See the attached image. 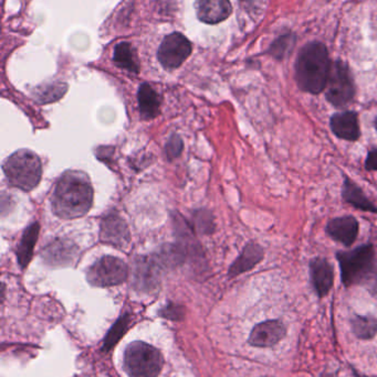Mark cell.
<instances>
[{
  "mask_svg": "<svg viewBox=\"0 0 377 377\" xmlns=\"http://www.w3.org/2000/svg\"><path fill=\"white\" fill-rule=\"evenodd\" d=\"M8 183L23 191H31L40 183L41 160L31 150L20 149L6 159L3 166Z\"/></svg>",
  "mask_w": 377,
  "mask_h": 377,
  "instance_id": "3",
  "label": "cell"
},
{
  "mask_svg": "<svg viewBox=\"0 0 377 377\" xmlns=\"http://www.w3.org/2000/svg\"><path fill=\"white\" fill-rule=\"evenodd\" d=\"M354 95V81L349 66L345 62H334L331 64L329 79L326 82V99L333 106L343 107L349 104Z\"/></svg>",
  "mask_w": 377,
  "mask_h": 377,
  "instance_id": "6",
  "label": "cell"
},
{
  "mask_svg": "<svg viewBox=\"0 0 377 377\" xmlns=\"http://www.w3.org/2000/svg\"><path fill=\"white\" fill-rule=\"evenodd\" d=\"M52 211L64 220L85 216L93 203V187L82 171L69 170L58 180L52 198Z\"/></svg>",
  "mask_w": 377,
  "mask_h": 377,
  "instance_id": "1",
  "label": "cell"
},
{
  "mask_svg": "<svg viewBox=\"0 0 377 377\" xmlns=\"http://www.w3.org/2000/svg\"><path fill=\"white\" fill-rule=\"evenodd\" d=\"M100 241L120 249L128 248L131 243L128 224L116 213L107 214L101 222Z\"/></svg>",
  "mask_w": 377,
  "mask_h": 377,
  "instance_id": "10",
  "label": "cell"
},
{
  "mask_svg": "<svg viewBox=\"0 0 377 377\" xmlns=\"http://www.w3.org/2000/svg\"><path fill=\"white\" fill-rule=\"evenodd\" d=\"M353 333L361 340H370L377 333V319L374 316H355L352 318Z\"/></svg>",
  "mask_w": 377,
  "mask_h": 377,
  "instance_id": "22",
  "label": "cell"
},
{
  "mask_svg": "<svg viewBox=\"0 0 377 377\" xmlns=\"http://www.w3.org/2000/svg\"><path fill=\"white\" fill-rule=\"evenodd\" d=\"M337 259L341 269L342 283L345 287L363 284L376 268L374 247L371 244L359 246L353 251L339 252Z\"/></svg>",
  "mask_w": 377,
  "mask_h": 377,
  "instance_id": "4",
  "label": "cell"
},
{
  "mask_svg": "<svg viewBox=\"0 0 377 377\" xmlns=\"http://www.w3.org/2000/svg\"><path fill=\"white\" fill-rule=\"evenodd\" d=\"M342 197L345 199V202L353 205L354 208L364 212L377 213V208L373 204L366 195L363 192L362 189L353 183L352 179L345 177L343 183V189H342Z\"/></svg>",
  "mask_w": 377,
  "mask_h": 377,
  "instance_id": "20",
  "label": "cell"
},
{
  "mask_svg": "<svg viewBox=\"0 0 377 377\" xmlns=\"http://www.w3.org/2000/svg\"><path fill=\"white\" fill-rule=\"evenodd\" d=\"M329 54L325 46L311 42L302 48L296 64V80L304 92L320 94L325 89L329 79Z\"/></svg>",
  "mask_w": 377,
  "mask_h": 377,
  "instance_id": "2",
  "label": "cell"
},
{
  "mask_svg": "<svg viewBox=\"0 0 377 377\" xmlns=\"http://www.w3.org/2000/svg\"><path fill=\"white\" fill-rule=\"evenodd\" d=\"M195 228L203 234H212L215 230V221L212 213L207 210H198L194 214Z\"/></svg>",
  "mask_w": 377,
  "mask_h": 377,
  "instance_id": "25",
  "label": "cell"
},
{
  "mask_svg": "<svg viewBox=\"0 0 377 377\" xmlns=\"http://www.w3.org/2000/svg\"><path fill=\"white\" fill-rule=\"evenodd\" d=\"M263 255H265L263 248L259 244L253 243V242L247 244L242 249L241 254L238 256V259L229 267L228 276L234 278L246 271H251L257 264L263 261Z\"/></svg>",
  "mask_w": 377,
  "mask_h": 377,
  "instance_id": "17",
  "label": "cell"
},
{
  "mask_svg": "<svg viewBox=\"0 0 377 377\" xmlns=\"http://www.w3.org/2000/svg\"><path fill=\"white\" fill-rule=\"evenodd\" d=\"M163 364L161 352L145 342H133L125 349L123 365L130 377H157Z\"/></svg>",
  "mask_w": 377,
  "mask_h": 377,
  "instance_id": "5",
  "label": "cell"
},
{
  "mask_svg": "<svg viewBox=\"0 0 377 377\" xmlns=\"http://www.w3.org/2000/svg\"><path fill=\"white\" fill-rule=\"evenodd\" d=\"M184 314H185V311H184L183 307L174 304H169L167 306L164 307L163 310L161 311L162 316L171 320L183 319Z\"/></svg>",
  "mask_w": 377,
  "mask_h": 377,
  "instance_id": "27",
  "label": "cell"
},
{
  "mask_svg": "<svg viewBox=\"0 0 377 377\" xmlns=\"http://www.w3.org/2000/svg\"><path fill=\"white\" fill-rule=\"evenodd\" d=\"M286 326L280 320H268L253 328L248 342L256 347H273L286 337Z\"/></svg>",
  "mask_w": 377,
  "mask_h": 377,
  "instance_id": "12",
  "label": "cell"
},
{
  "mask_svg": "<svg viewBox=\"0 0 377 377\" xmlns=\"http://www.w3.org/2000/svg\"><path fill=\"white\" fill-rule=\"evenodd\" d=\"M265 377H269V376H265Z\"/></svg>",
  "mask_w": 377,
  "mask_h": 377,
  "instance_id": "31",
  "label": "cell"
},
{
  "mask_svg": "<svg viewBox=\"0 0 377 377\" xmlns=\"http://www.w3.org/2000/svg\"><path fill=\"white\" fill-rule=\"evenodd\" d=\"M191 54V41L179 32L165 37L158 49L157 58L166 70L179 68Z\"/></svg>",
  "mask_w": 377,
  "mask_h": 377,
  "instance_id": "8",
  "label": "cell"
},
{
  "mask_svg": "<svg viewBox=\"0 0 377 377\" xmlns=\"http://www.w3.org/2000/svg\"><path fill=\"white\" fill-rule=\"evenodd\" d=\"M232 11L229 0H196L197 17L208 25H216L226 20Z\"/></svg>",
  "mask_w": 377,
  "mask_h": 377,
  "instance_id": "16",
  "label": "cell"
},
{
  "mask_svg": "<svg viewBox=\"0 0 377 377\" xmlns=\"http://www.w3.org/2000/svg\"><path fill=\"white\" fill-rule=\"evenodd\" d=\"M113 60L119 68H124L126 71L132 73L140 72V63L136 58V50L128 42H120L115 47Z\"/></svg>",
  "mask_w": 377,
  "mask_h": 377,
  "instance_id": "21",
  "label": "cell"
},
{
  "mask_svg": "<svg viewBox=\"0 0 377 377\" xmlns=\"http://www.w3.org/2000/svg\"><path fill=\"white\" fill-rule=\"evenodd\" d=\"M359 228L357 218L347 216L330 221L325 230L333 241L341 243L345 247H349L353 245L359 235Z\"/></svg>",
  "mask_w": 377,
  "mask_h": 377,
  "instance_id": "13",
  "label": "cell"
},
{
  "mask_svg": "<svg viewBox=\"0 0 377 377\" xmlns=\"http://www.w3.org/2000/svg\"><path fill=\"white\" fill-rule=\"evenodd\" d=\"M39 232H40V225H39L38 222H33L23 232L20 243L16 251L19 265L23 269L28 266L31 259H32L33 248L38 241Z\"/></svg>",
  "mask_w": 377,
  "mask_h": 377,
  "instance_id": "18",
  "label": "cell"
},
{
  "mask_svg": "<svg viewBox=\"0 0 377 377\" xmlns=\"http://www.w3.org/2000/svg\"><path fill=\"white\" fill-rule=\"evenodd\" d=\"M68 87L64 83H52L44 85L35 92V99L41 104L59 101L66 94Z\"/></svg>",
  "mask_w": 377,
  "mask_h": 377,
  "instance_id": "23",
  "label": "cell"
},
{
  "mask_svg": "<svg viewBox=\"0 0 377 377\" xmlns=\"http://www.w3.org/2000/svg\"><path fill=\"white\" fill-rule=\"evenodd\" d=\"M128 268L122 259L104 256L88 269V281L92 286L112 287L128 278Z\"/></svg>",
  "mask_w": 377,
  "mask_h": 377,
  "instance_id": "7",
  "label": "cell"
},
{
  "mask_svg": "<svg viewBox=\"0 0 377 377\" xmlns=\"http://www.w3.org/2000/svg\"><path fill=\"white\" fill-rule=\"evenodd\" d=\"M290 41H289L288 37H283L279 40V42H275L273 44V54H275V58H281L286 54L287 51L289 50V46H290Z\"/></svg>",
  "mask_w": 377,
  "mask_h": 377,
  "instance_id": "28",
  "label": "cell"
},
{
  "mask_svg": "<svg viewBox=\"0 0 377 377\" xmlns=\"http://www.w3.org/2000/svg\"><path fill=\"white\" fill-rule=\"evenodd\" d=\"M138 101L142 118L153 119L160 115L161 101L158 94L150 84L144 83L140 85L138 92Z\"/></svg>",
  "mask_w": 377,
  "mask_h": 377,
  "instance_id": "19",
  "label": "cell"
},
{
  "mask_svg": "<svg viewBox=\"0 0 377 377\" xmlns=\"http://www.w3.org/2000/svg\"><path fill=\"white\" fill-rule=\"evenodd\" d=\"M128 321H130L128 316H122L120 319L117 320L116 323L113 326L112 329L109 331L105 338L104 350L109 351L116 345L117 341L122 338L123 334L128 329Z\"/></svg>",
  "mask_w": 377,
  "mask_h": 377,
  "instance_id": "24",
  "label": "cell"
},
{
  "mask_svg": "<svg viewBox=\"0 0 377 377\" xmlns=\"http://www.w3.org/2000/svg\"><path fill=\"white\" fill-rule=\"evenodd\" d=\"M374 125H375V128H376V130H377V117L376 118H375Z\"/></svg>",
  "mask_w": 377,
  "mask_h": 377,
  "instance_id": "30",
  "label": "cell"
},
{
  "mask_svg": "<svg viewBox=\"0 0 377 377\" xmlns=\"http://www.w3.org/2000/svg\"><path fill=\"white\" fill-rule=\"evenodd\" d=\"M184 149V142L179 135L173 134L169 137V142L166 144L165 152L166 156L169 160H174L181 156Z\"/></svg>",
  "mask_w": 377,
  "mask_h": 377,
  "instance_id": "26",
  "label": "cell"
},
{
  "mask_svg": "<svg viewBox=\"0 0 377 377\" xmlns=\"http://www.w3.org/2000/svg\"><path fill=\"white\" fill-rule=\"evenodd\" d=\"M365 169L369 171H377V148L370 150L367 154Z\"/></svg>",
  "mask_w": 377,
  "mask_h": 377,
  "instance_id": "29",
  "label": "cell"
},
{
  "mask_svg": "<svg viewBox=\"0 0 377 377\" xmlns=\"http://www.w3.org/2000/svg\"><path fill=\"white\" fill-rule=\"evenodd\" d=\"M164 267L158 261L156 256L153 257H138L134 263V273H133V286L138 290H154L160 284L161 271Z\"/></svg>",
  "mask_w": 377,
  "mask_h": 377,
  "instance_id": "9",
  "label": "cell"
},
{
  "mask_svg": "<svg viewBox=\"0 0 377 377\" xmlns=\"http://www.w3.org/2000/svg\"><path fill=\"white\" fill-rule=\"evenodd\" d=\"M310 277L316 295L323 298L333 286V266L325 259L316 257L310 261Z\"/></svg>",
  "mask_w": 377,
  "mask_h": 377,
  "instance_id": "15",
  "label": "cell"
},
{
  "mask_svg": "<svg viewBox=\"0 0 377 377\" xmlns=\"http://www.w3.org/2000/svg\"><path fill=\"white\" fill-rule=\"evenodd\" d=\"M79 248L66 238H56L41 252V257L50 266H70L77 261Z\"/></svg>",
  "mask_w": 377,
  "mask_h": 377,
  "instance_id": "11",
  "label": "cell"
},
{
  "mask_svg": "<svg viewBox=\"0 0 377 377\" xmlns=\"http://www.w3.org/2000/svg\"><path fill=\"white\" fill-rule=\"evenodd\" d=\"M331 130L335 136L347 142H357L361 136L359 116L355 111H340L330 119Z\"/></svg>",
  "mask_w": 377,
  "mask_h": 377,
  "instance_id": "14",
  "label": "cell"
}]
</instances>
